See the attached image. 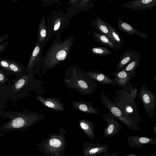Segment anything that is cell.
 I'll return each mask as SVG.
<instances>
[{
	"mask_svg": "<svg viewBox=\"0 0 156 156\" xmlns=\"http://www.w3.org/2000/svg\"><path fill=\"white\" fill-rule=\"evenodd\" d=\"M90 50L92 55L98 56H103L112 54L109 50L102 47H95L90 49Z\"/></svg>",
	"mask_w": 156,
	"mask_h": 156,
	"instance_id": "cell-26",
	"label": "cell"
},
{
	"mask_svg": "<svg viewBox=\"0 0 156 156\" xmlns=\"http://www.w3.org/2000/svg\"><path fill=\"white\" fill-rule=\"evenodd\" d=\"M140 53L137 51L129 63L120 70L131 73H135L136 69L140 65Z\"/></svg>",
	"mask_w": 156,
	"mask_h": 156,
	"instance_id": "cell-24",
	"label": "cell"
},
{
	"mask_svg": "<svg viewBox=\"0 0 156 156\" xmlns=\"http://www.w3.org/2000/svg\"><path fill=\"white\" fill-rule=\"evenodd\" d=\"M45 107L48 108L55 111L60 112L65 111V105L59 98L50 97L44 98L42 95H39L35 98Z\"/></svg>",
	"mask_w": 156,
	"mask_h": 156,
	"instance_id": "cell-13",
	"label": "cell"
},
{
	"mask_svg": "<svg viewBox=\"0 0 156 156\" xmlns=\"http://www.w3.org/2000/svg\"><path fill=\"white\" fill-rule=\"evenodd\" d=\"M0 69L10 71L8 59L0 57Z\"/></svg>",
	"mask_w": 156,
	"mask_h": 156,
	"instance_id": "cell-28",
	"label": "cell"
},
{
	"mask_svg": "<svg viewBox=\"0 0 156 156\" xmlns=\"http://www.w3.org/2000/svg\"><path fill=\"white\" fill-rule=\"evenodd\" d=\"M153 79L155 80V82H156V76H155L154 77H153Z\"/></svg>",
	"mask_w": 156,
	"mask_h": 156,
	"instance_id": "cell-37",
	"label": "cell"
},
{
	"mask_svg": "<svg viewBox=\"0 0 156 156\" xmlns=\"http://www.w3.org/2000/svg\"><path fill=\"white\" fill-rule=\"evenodd\" d=\"M117 20L118 28L122 32L126 33L130 35L135 34L142 38L146 39L148 37L147 34L139 31L129 24L124 21L121 17H118Z\"/></svg>",
	"mask_w": 156,
	"mask_h": 156,
	"instance_id": "cell-18",
	"label": "cell"
},
{
	"mask_svg": "<svg viewBox=\"0 0 156 156\" xmlns=\"http://www.w3.org/2000/svg\"><path fill=\"white\" fill-rule=\"evenodd\" d=\"M156 6V0H136L123 4L122 7L133 11L151 9Z\"/></svg>",
	"mask_w": 156,
	"mask_h": 156,
	"instance_id": "cell-14",
	"label": "cell"
},
{
	"mask_svg": "<svg viewBox=\"0 0 156 156\" xmlns=\"http://www.w3.org/2000/svg\"><path fill=\"white\" fill-rule=\"evenodd\" d=\"M45 19V16L41 17L37 29V42L43 48L52 37L46 27Z\"/></svg>",
	"mask_w": 156,
	"mask_h": 156,
	"instance_id": "cell-15",
	"label": "cell"
},
{
	"mask_svg": "<svg viewBox=\"0 0 156 156\" xmlns=\"http://www.w3.org/2000/svg\"><path fill=\"white\" fill-rule=\"evenodd\" d=\"M78 124L81 130L88 138L92 140L94 139L95 126L93 121L82 119L79 120Z\"/></svg>",
	"mask_w": 156,
	"mask_h": 156,
	"instance_id": "cell-21",
	"label": "cell"
},
{
	"mask_svg": "<svg viewBox=\"0 0 156 156\" xmlns=\"http://www.w3.org/2000/svg\"><path fill=\"white\" fill-rule=\"evenodd\" d=\"M125 156H138L134 154L129 153L126 154Z\"/></svg>",
	"mask_w": 156,
	"mask_h": 156,
	"instance_id": "cell-33",
	"label": "cell"
},
{
	"mask_svg": "<svg viewBox=\"0 0 156 156\" xmlns=\"http://www.w3.org/2000/svg\"><path fill=\"white\" fill-rule=\"evenodd\" d=\"M151 156H156V154H153L151 155Z\"/></svg>",
	"mask_w": 156,
	"mask_h": 156,
	"instance_id": "cell-38",
	"label": "cell"
},
{
	"mask_svg": "<svg viewBox=\"0 0 156 156\" xmlns=\"http://www.w3.org/2000/svg\"><path fill=\"white\" fill-rule=\"evenodd\" d=\"M92 35L95 41L101 45L116 50L120 48L117 45L112 43L106 36L99 32L96 31H94Z\"/></svg>",
	"mask_w": 156,
	"mask_h": 156,
	"instance_id": "cell-22",
	"label": "cell"
},
{
	"mask_svg": "<svg viewBox=\"0 0 156 156\" xmlns=\"http://www.w3.org/2000/svg\"><path fill=\"white\" fill-rule=\"evenodd\" d=\"M2 135V134H0V137Z\"/></svg>",
	"mask_w": 156,
	"mask_h": 156,
	"instance_id": "cell-39",
	"label": "cell"
},
{
	"mask_svg": "<svg viewBox=\"0 0 156 156\" xmlns=\"http://www.w3.org/2000/svg\"><path fill=\"white\" fill-rule=\"evenodd\" d=\"M47 23V28L52 36L69 26L70 17L67 14L62 12H54L48 17Z\"/></svg>",
	"mask_w": 156,
	"mask_h": 156,
	"instance_id": "cell-7",
	"label": "cell"
},
{
	"mask_svg": "<svg viewBox=\"0 0 156 156\" xmlns=\"http://www.w3.org/2000/svg\"><path fill=\"white\" fill-rule=\"evenodd\" d=\"M133 86L115 91V96L112 97L113 103L124 115L134 122L138 124L142 119L138 115L135 99L130 95Z\"/></svg>",
	"mask_w": 156,
	"mask_h": 156,
	"instance_id": "cell-3",
	"label": "cell"
},
{
	"mask_svg": "<svg viewBox=\"0 0 156 156\" xmlns=\"http://www.w3.org/2000/svg\"><path fill=\"white\" fill-rule=\"evenodd\" d=\"M137 95L141 101L147 116L149 118L152 119L155 114L156 103L155 94L150 90H148L145 86L142 85Z\"/></svg>",
	"mask_w": 156,
	"mask_h": 156,
	"instance_id": "cell-8",
	"label": "cell"
},
{
	"mask_svg": "<svg viewBox=\"0 0 156 156\" xmlns=\"http://www.w3.org/2000/svg\"><path fill=\"white\" fill-rule=\"evenodd\" d=\"M137 52L136 49L130 50L129 49H127L121 55V59L117 65L116 71H118L121 70L128 65Z\"/></svg>",
	"mask_w": 156,
	"mask_h": 156,
	"instance_id": "cell-23",
	"label": "cell"
},
{
	"mask_svg": "<svg viewBox=\"0 0 156 156\" xmlns=\"http://www.w3.org/2000/svg\"><path fill=\"white\" fill-rule=\"evenodd\" d=\"M108 145L99 143H84L82 147L84 156H96L108 153Z\"/></svg>",
	"mask_w": 156,
	"mask_h": 156,
	"instance_id": "cell-11",
	"label": "cell"
},
{
	"mask_svg": "<svg viewBox=\"0 0 156 156\" xmlns=\"http://www.w3.org/2000/svg\"><path fill=\"white\" fill-rule=\"evenodd\" d=\"M102 116L108 126L103 130V138H109L117 134L122 129V125L111 113H105Z\"/></svg>",
	"mask_w": 156,
	"mask_h": 156,
	"instance_id": "cell-10",
	"label": "cell"
},
{
	"mask_svg": "<svg viewBox=\"0 0 156 156\" xmlns=\"http://www.w3.org/2000/svg\"><path fill=\"white\" fill-rule=\"evenodd\" d=\"M63 82L69 88L84 95H91L96 90L97 84L86 72L73 65L65 72Z\"/></svg>",
	"mask_w": 156,
	"mask_h": 156,
	"instance_id": "cell-2",
	"label": "cell"
},
{
	"mask_svg": "<svg viewBox=\"0 0 156 156\" xmlns=\"http://www.w3.org/2000/svg\"><path fill=\"white\" fill-rule=\"evenodd\" d=\"M4 79V77L3 75L0 73V81H1L3 80Z\"/></svg>",
	"mask_w": 156,
	"mask_h": 156,
	"instance_id": "cell-34",
	"label": "cell"
},
{
	"mask_svg": "<svg viewBox=\"0 0 156 156\" xmlns=\"http://www.w3.org/2000/svg\"><path fill=\"white\" fill-rule=\"evenodd\" d=\"M9 36L8 34H5L0 37V44L3 43V42L7 40Z\"/></svg>",
	"mask_w": 156,
	"mask_h": 156,
	"instance_id": "cell-31",
	"label": "cell"
},
{
	"mask_svg": "<svg viewBox=\"0 0 156 156\" xmlns=\"http://www.w3.org/2000/svg\"><path fill=\"white\" fill-rule=\"evenodd\" d=\"M9 44V42L6 41L0 44V54L6 49Z\"/></svg>",
	"mask_w": 156,
	"mask_h": 156,
	"instance_id": "cell-30",
	"label": "cell"
},
{
	"mask_svg": "<svg viewBox=\"0 0 156 156\" xmlns=\"http://www.w3.org/2000/svg\"><path fill=\"white\" fill-rule=\"evenodd\" d=\"M127 143L130 147L140 148L144 145L156 144V139L148 137L131 136L128 137Z\"/></svg>",
	"mask_w": 156,
	"mask_h": 156,
	"instance_id": "cell-16",
	"label": "cell"
},
{
	"mask_svg": "<svg viewBox=\"0 0 156 156\" xmlns=\"http://www.w3.org/2000/svg\"><path fill=\"white\" fill-rule=\"evenodd\" d=\"M8 59L10 71L16 73L25 71V68L22 65L15 60L10 58Z\"/></svg>",
	"mask_w": 156,
	"mask_h": 156,
	"instance_id": "cell-27",
	"label": "cell"
},
{
	"mask_svg": "<svg viewBox=\"0 0 156 156\" xmlns=\"http://www.w3.org/2000/svg\"><path fill=\"white\" fill-rule=\"evenodd\" d=\"M72 106L79 112L86 113L98 114V111L94 107L93 103L79 98L78 101L73 100Z\"/></svg>",
	"mask_w": 156,
	"mask_h": 156,
	"instance_id": "cell-17",
	"label": "cell"
},
{
	"mask_svg": "<svg viewBox=\"0 0 156 156\" xmlns=\"http://www.w3.org/2000/svg\"><path fill=\"white\" fill-rule=\"evenodd\" d=\"M43 48L37 42H36L24 71V74L34 71L37 75L39 74L43 58L42 53Z\"/></svg>",
	"mask_w": 156,
	"mask_h": 156,
	"instance_id": "cell-9",
	"label": "cell"
},
{
	"mask_svg": "<svg viewBox=\"0 0 156 156\" xmlns=\"http://www.w3.org/2000/svg\"><path fill=\"white\" fill-rule=\"evenodd\" d=\"M153 132L154 134H156V124H155L153 128Z\"/></svg>",
	"mask_w": 156,
	"mask_h": 156,
	"instance_id": "cell-35",
	"label": "cell"
},
{
	"mask_svg": "<svg viewBox=\"0 0 156 156\" xmlns=\"http://www.w3.org/2000/svg\"><path fill=\"white\" fill-rule=\"evenodd\" d=\"M102 104L108 109L113 116L124 124L127 128L132 130L140 131L138 124L136 123L126 116L122 112L109 100L103 92H101L100 96Z\"/></svg>",
	"mask_w": 156,
	"mask_h": 156,
	"instance_id": "cell-6",
	"label": "cell"
},
{
	"mask_svg": "<svg viewBox=\"0 0 156 156\" xmlns=\"http://www.w3.org/2000/svg\"><path fill=\"white\" fill-rule=\"evenodd\" d=\"M105 25L110 30L113 37L119 47L122 48L124 44L122 37L112 26L107 22H105Z\"/></svg>",
	"mask_w": 156,
	"mask_h": 156,
	"instance_id": "cell-25",
	"label": "cell"
},
{
	"mask_svg": "<svg viewBox=\"0 0 156 156\" xmlns=\"http://www.w3.org/2000/svg\"><path fill=\"white\" fill-rule=\"evenodd\" d=\"M88 76L94 81L104 84L115 85V83L113 79L105 74L98 71H86Z\"/></svg>",
	"mask_w": 156,
	"mask_h": 156,
	"instance_id": "cell-20",
	"label": "cell"
},
{
	"mask_svg": "<svg viewBox=\"0 0 156 156\" xmlns=\"http://www.w3.org/2000/svg\"><path fill=\"white\" fill-rule=\"evenodd\" d=\"M75 37L71 36L61 40V35L58 34L43 58L42 71L40 76L50 69H52L59 62L65 61L73 45Z\"/></svg>",
	"mask_w": 156,
	"mask_h": 156,
	"instance_id": "cell-1",
	"label": "cell"
},
{
	"mask_svg": "<svg viewBox=\"0 0 156 156\" xmlns=\"http://www.w3.org/2000/svg\"><path fill=\"white\" fill-rule=\"evenodd\" d=\"M117 154L115 152L108 153L106 156H117Z\"/></svg>",
	"mask_w": 156,
	"mask_h": 156,
	"instance_id": "cell-32",
	"label": "cell"
},
{
	"mask_svg": "<svg viewBox=\"0 0 156 156\" xmlns=\"http://www.w3.org/2000/svg\"><path fill=\"white\" fill-rule=\"evenodd\" d=\"M45 117L44 114L26 111L21 117L14 119L5 124L2 129L8 131L24 130Z\"/></svg>",
	"mask_w": 156,
	"mask_h": 156,
	"instance_id": "cell-5",
	"label": "cell"
},
{
	"mask_svg": "<svg viewBox=\"0 0 156 156\" xmlns=\"http://www.w3.org/2000/svg\"><path fill=\"white\" fill-rule=\"evenodd\" d=\"M91 24L93 27L97 30L100 33L106 36L112 43L118 46L109 30L105 25V22L98 15L97 16L95 20H92Z\"/></svg>",
	"mask_w": 156,
	"mask_h": 156,
	"instance_id": "cell-19",
	"label": "cell"
},
{
	"mask_svg": "<svg viewBox=\"0 0 156 156\" xmlns=\"http://www.w3.org/2000/svg\"><path fill=\"white\" fill-rule=\"evenodd\" d=\"M138 92V88L135 87L131 89L130 95L132 98L135 99L136 98Z\"/></svg>",
	"mask_w": 156,
	"mask_h": 156,
	"instance_id": "cell-29",
	"label": "cell"
},
{
	"mask_svg": "<svg viewBox=\"0 0 156 156\" xmlns=\"http://www.w3.org/2000/svg\"><path fill=\"white\" fill-rule=\"evenodd\" d=\"M108 153H107L104 154H101L99 156H106Z\"/></svg>",
	"mask_w": 156,
	"mask_h": 156,
	"instance_id": "cell-36",
	"label": "cell"
},
{
	"mask_svg": "<svg viewBox=\"0 0 156 156\" xmlns=\"http://www.w3.org/2000/svg\"><path fill=\"white\" fill-rule=\"evenodd\" d=\"M108 73L115 76V78L113 80L115 85L124 88L129 87L133 86L130 83V81L136 73L135 72L131 73L126 71L119 70L116 72Z\"/></svg>",
	"mask_w": 156,
	"mask_h": 156,
	"instance_id": "cell-12",
	"label": "cell"
},
{
	"mask_svg": "<svg viewBox=\"0 0 156 156\" xmlns=\"http://www.w3.org/2000/svg\"><path fill=\"white\" fill-rule=\"evenodd\" d=\"M66 133L60 128L58 133L49 134L47 139H43L37 144L38 149L47 156H64L67 146L65 137Z\"/></svg>",
	"mask_w": 156,
	"mask_h": 156,
	"instance_id": "cell-4",
	"label": "cell"
}]
</instances>
